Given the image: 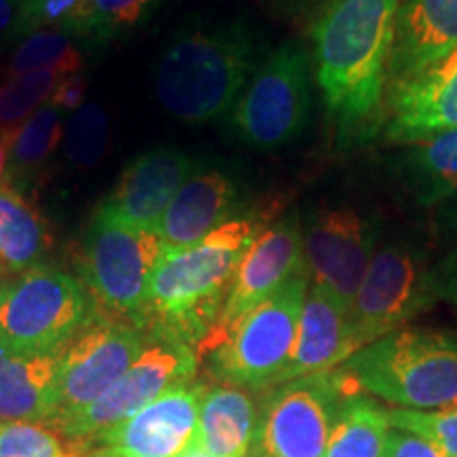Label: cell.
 I'll use <instances>...</instances> for the list:
<instances>
[{
  "instance_id": "cell-1",
  "label": "cell",
  "mask_w": 457,
  "mask_h": 457,
  "mask_svg": "<svg viewBox=\"0 0 457 457\" xmlns=\"http://www.w3.org/2000/svg\"><path fill=\"white\" fill-rule=\"evenodd\" d=\"M262 228L261 216L231 219L202 242L159 256L138 318L146 339L180 341L197 350L219 322L233 273Z\"/></svg>"
},
{
  "instance_id": "cell-2",
  "label": "cell",
  "mask_w": 457,
  "mask_h": 457,
  "mask_svg": "<svg viewBox=\"0 0 457 457\" xmlns=\"http://www.w3.org/2000/svg\"><path fill=\"white\" fill-rule=\"evenodd\" d=\"M400 0H327L312 24L316 81L341 129L381 111Z\"/></svg>"
},
{
  "instance_id": "cell-3",
  "label": "cell",
  "mask_w": 457,
  "mask_h": 457,
  "mask_svg": "<svg viewBox=\"0 0 457 457\" xmlns=\"http://www.w3.org/2000/svg\"><path fill=\"white\" fill-rule=\"evenodd\" d=\"M254 54L253 32L239 21L182 30L159 60V104L187 123L231 112L254 72Z\"/></svg>"
},
{
  "instance_id": "cell-4",
  "label": "cell",
  "mask_w": 457,
  "mask_h": 457,
  "mask_svg": "<svg viewBox=\"0 0 457 457\" xmlns=\"http://www.w3.org/2000/svg\"><path fill=\"white\" fill-rule=\"evenodd\" d=\"M360 392L409 411H436L457 403V333L400 328L343 362Z\"/></svg>"
},
{
  "instance_id": "cell-5",
  "label": "cell",
  "mask_w": 457,
  "mask_h": 457,
  "mask_svg": "<svg viewBox=\"0 0 457 457\" xmlns=\"http://www.w3.org/2000/svg\"><path fill=\"white\" fill-rule=\"evenodd\" d=\"M162 242L151 228L131 227L96 210L85 231L77 270L98 318L138 327Z\"/></svg>"
},
{
  "instance_id": "cell-6",
  "label": "cell",
  "mask_w": 457,
  "mask_h": 457,
  "mask_svg": "<svg viewBox=\"0 0 457 457\" xmlns=\"http://www.w3.org/2000/svg\"><path fill=\"white\" fill-rule=\"evenodd\" d=\"M358 394L343 369L273 386L256 417L250 457H327L343 403Z\"/></svg>"
},
{
  "instance_id": "cell-7",
  "label": "cell",
  "mask_w": 457,
  "mask_h": 457,
  "mask_svg": "<svg viewBox=\"0 0 457 457\" xmlns=\"http://www.w3.org/2000/svg\"><path fill=\"white\" fill-rule=\"evenodd\" d=\"M94 316L77 278L57 267H32L0 295V347L20 353L62 352Z\"/></svg>"
},
{
  "instance_id": "cell-8",
  "label": "cell",
  "mask_w": 457,
  "mask_h": 457,
  "mask_svg": "<svg viewBox=\"0 0 457 457\" xmlns=\"http://www.w3.org/2000/svg\"><path fill=\"white\" fill-rule=\"evenodd\" d=\"M310 276L301 273L233 324L205 356L210 370L237 387H273L296 341Z\"/></svg>"
},
{
  "instance_id": "cell-9",
  "label": "cell",
  "mask_w": 457,
  "mask_h": 457,
  "mask_svg": "<svg viewBox=\"0 0 457 457\" xmlns=\"http://www.w3.org/2000/svg\"><path fill=\"white\" fill-rule=\"evenodd\" d=\"M307 55L296 43H284L256 68L228 112V128L256 151L290 145L305 128L310 112Z\"/></svg>"
},
{
  "instance_id": "cell-10",
  "label": "cell",
  "mask_w": 457,
  "mask_h": 457,
  "mask_svg": "<svg viewBox=\"0 0 457 457\" xmlns=\"http://www.w3.org/2000/svg\"><path fill=\"white\" fill-rule=\"evenodd\" d=\"M436 299L434 271L407 244H387L373 254L352 303L356 352L396 333Z\"/></svg>"
},
{
  "instance_id": "cell-11",
  "label": "cell",
  "mask_w": 457,
  "mask_h": 457,
  "mask_svg": "<svg viewBox=\"0 0 457 457\" xmlns=\"http://www.w3.org/2000/svg\"><path fill=\"white\" fill-rule=\"evenodd\" d=\"M197 356L193 347L171 339H151L128 373L81 413L47 424L64 441H85L121 426L162 394L191 384Z\"/></svg>"
},
{
  "instance_id": "cell-12",
  "label": "cell",
  "mask_w": 457,
  "mask_h": 457,
  "mask_svg": "<svg viewBox=\"0 0 457 457\" xmlns=\"http://www.w3.org/2000/svg\"><path fill=\"white\" fill-rule=\"evenodd\" d=\"M138 327L94 316L60 352L54 421L81 413L104 396L145 350Z\"/></svg>"
},
{
  "instance_id": "cell-13",
  "label": "cell",
  "mask_w": 457,
  "mask_h": 457,
  "mask_svg": "<svg viewBox=\"0 0 457 457\" xmlns=\"http://www.w3.org/2000/svg\"><path fill=\"white\" fill-rule=\"evenodd\" d=\"M204 386H179L121 426L85 441H66L68 457H180L197 443Z\"/></svg>"
},
{
  "instance_id": "cell-14",
  "label": "cell",
  "mask_w": 457,
  "mask_h": 457,
  "mask_svg": "<svg viewBox=\"0 0 457 457\" xmlns=\"http://www.w3.org/2000/svg\"><path fill=\"white\" fill-rule=\"evenodd\" d=\"M301 273H307L301 225L295 216H286L276 225L262 228L248 245L233 273L219 322L197 347V352L208 353L239 318L253 312L259 303L270 299L284 284Z\"/></svg>"
},
{
  "instance_id": "cell-15",
  "label": "cell",
  "mask_w": 457,
  "mask_h": 457,
  "mask_svg": "<svg viewBox=\"0 0 457 457\" xmlns=\"http://www.w3.org/2000/svg\"><path fill=\"white\" fill-rule=\"evenodd\" d=\"M375 227L350 208H330L313 216L303 236V256L313 286L352 307L373 259Z\"/></svg>"
},
{
  "instance_id": "cell-16",
  "label": "cell",
  "mask_w": 457,
  "mask_h": 457,
  "mask_svg": "<svg viewBox=\"0 0 457 457\" xmlns=\"http://www.w3.org/2000/svg\"><path fill=\"white\" fill-rule=\"evenodd\" d=\"M195 170L185 151L151 148L129 162L100 208L131 227L155 231L170 202Z\"/></svg>"
},
{
  "instance_id": "cell-17",
  "label": "cell",
  "mask_w": 457,
  "mask_h": 457,
  "mask_svg": "<svg viewBox=\"0 0 457 457\" xmlns=\"http://www.w3.org/2000/svg\"><path fill=\"white\" fill-rule=\"evenodd\" d=\"M386 129L400 142L457 129V49L394 85Z\"/></svg>"
},
{
  "instance_id": "cell-18",
  "label": "cell",
  "mask_w": 457,
  "mask_h": 457,
  "mask_svg": "<svg viewBox=\"0 0 457 457\" xmlns=\"http://www.w3.org/2000/svg\"><path fill=\"white\" fill-rule=\"evenodd\" d=\"M353 353L352 307L312 284L301 307L293 353L276 386L299 377L327 373L347 362Z\"/></svg>"
},
{
  "instance_id": "cell-19",
  "label": "cell",
  "mask_w": 457,
  "mask_h": 457,
  "mask_svg": "<svg viewBox=\"0 0 457 457\" xmlns=\"http://www.w3.org/2000/svg\"><path fill=\"white\" fill-rule=\"evenodd\" d=\"M239 195L231 176L220 170H195L179 188L155 228L163 253L188 248L236 219Z\"/></svg>"
},
{
  "instance_id": "cell-20",
  "label": "cell",
  "mask_w": 457,
  "mask_h": 457,
  "mask_svg": "<svg viewBox=\"0 0 457 457\" xmlns=\"http://www.w3.org/2000/svg\"><path fill=\"white\" fill-rule=\"evenodd\" d=\"M457 49V0H400L387 79L407 81Z\"/></svg>"
},
{
  "instance_id": "cell-21",
  "label": "cell",
  "mask_w": 457,
  "mask_h": 457,
  "mask_svg": "<svg viewBox=\"0 0 457 457\" xmlns=\"http://www.w3.org/2000/svg\"><path fill=\"white\" fill-rule=\"evenodd\" d=\"M60 352L20 353L0 347V424H49L55 415Z\"/></svg>"
},
{
  "instance_id": "cell-22",
  "label": "cell",
  "mask_w": 457,
  "mask_h": 457,
  "mask_svg": "<svg viewBox=\"0 0 457 457\" xmlns=\"http://www.w3.org/2000/svg\"><path fill=\"white\" fill-rule=\"evenodd\" d=\"M256 417L254 400L242 387H205L199 403L197 445L214 457H250Z\"/></svg>"
},
{
  "instance_id": "cell-23",
  "label": "cell",
  "mask_w": 457,
  "mask_h": 457,
  "mask_svg": "<svg viewBox=\"0 0 457 457\" xmlns=\"http://www.w3.org/2000/svg\"><path fill=\"white\" fill-rule=\"evenodd\" d=\"M54 245L47 219L30 197L17 188L0 187V265L9 276L43 265Z\"/></svg>"
},
{
  "instance_id": "cell-24",
  "label": "cell",
  "mask_w": 457,
  "mask_h": 457,
  "mask_svg": "<svg viewBox=\"0 0 457 457\" xmlns=\"http://www.w3.org/2000/svg\"><path fill=\"white\" fill-rule=\"evenodd\" d=\"M62 138H64V112L51 102H45L11 134L4 185L17 188L24 195L32 193L47 171Z\"/></svg>"
},
{
  "instance_id": "cell-25",
  "label": "cell",
  "mask_w": 457,
  "mask_h": 457,
  "mask_svg": "<svg viewBox=\"0 0 457 457\" xmlns=\"http://www.w3.org/2000/svg\"><path fill=\"white\" fill-rule=\"evenodd\" d=\"M390 430L386 409L360 394L347 398L330 432L327 457H386Z\"/></svg>"
},
{
  "instance_id": "cell-26",
  "label": "cell",
  "mask_w": 457,
  "mask_h": 457,
  "mask_svg": "<svg viewBox=\"0 0 457 457\" xmlns=\"http://www.w3.org/2000/svg\"><path fill=\"white\" fill-rule=\"evenodd\" d=\"M411 157L417 197L421 204H434L457 191V129H447L420 140Z\"/></svg>"
},
{
  "instance_id": "cell-27",
  "label": "cell",
  "mask_w": 457,
  "mask_h": 457,
  "mask_svg": "<svg viewBox=\"0 0 457 457\" xmlns=\"http://www.w3.org/2000/svg\"><path fill=\"white\" fill-rule=\"evenodd\" d=\"M71 74L57 68H38L0 85V131L13 134L21 123L51 100L62 79Z\"/></svg>"
},
{
  "instance_id": "cell-28",
  "label": "cell",
  "mask_w": 457,
  "mask_h": 457,
  "mask_svg": "<svg viewBox=\"0 0 457 457\" xmlns=\"http://www.w3.org/2000/svg\"><path fill=\"white\" fill-rule=\"evenodd\" d=\"M38 68H57L66 74H79L83 68V54L68 32L38 30L28 34L11 55L9 79L20 77Z\"/></svg>"
},
{
  "instance_id": "cell-29",
  "label": "cell",
  "mask_w": 457,
  "mask_h": 457,
  "mask_svg": "<svg viewBox=\"0 0 457 457\" xmlns=\"http://www.w3.org/2000/svg\"><path fill=\"white\" fill-rule=\"evenodd\" d=\"M66 157L77 168H94L104 159L111 138V125L106 112L98 104H83L68 114L66 123Z\"/></svg>"
},
{
  "instance_id": "cell-30",
  "label": "cell",
  "mask_w": 457,
  "mask_h": 457,
  "mask_svg": "<svg viewBox=\"0 0 457 457\" xmlns=\"http://www.w3.org/2000/svg\"><path fill=\"white\" fill-rule=\"evenodd\" d=\"M162 0H87L85 38L111 41L140 26Z\"/></svg>"
},
{
  "instance_id": "cell-31",
  "label": "cell",
  "mask_w": 457,
  "mask_h": 457,
  "mask_svg": "<svg viewBox=\"0 0 457 457\" xmlns=\"http://www.w3.org/2000/svg\"><path fill=\"white\" fill-rule=\"evenodd\" d=\"M85 26L87 0H26L17 38L38 30L68 32L74 38H85Z\"/></svg>"
},
{
  "instance_id": "cell-32",
  "label": "cell",
  "mask_w": 457,
  "mask_h": 457,
  "mask_svg": "<svg viewBox=\"0 0 457 457\" xmlns=\"http://www.w3.org/2000/svg\"><path fill=\"white\" fill-rule=\"evenodd\" d=\"M390 426L426 438L449 457H457V403L436 411H387Z\"/></svg>"
},
{
  "instance_id": "cell-33",
  "label": "cell",
  "mask_w": 457,
  "mask_h": 457,
  "mask_svg": "<svg viewBox=\"0 0 457 457\" xmlns=\"http://www.w3.org/2000/svg\"><path fill=\"white\" fill-rule=\"evenodd\" d=\"M0 457H68L62 436L47 424H0Z\"/></svg>"
},
{
  "instance_id": "cell-34",
  "label": "cell",
  "mask_w": 457,
  "mask_h": 457,
  "mask_svg": "<svg viewBox=\"0 0 457 457\" xmlns=\"http://www.w3.org/2000/svg\"><path fill=\"white\" fill-rule=\"evenodd\" d=\"M386 457H449L441 449L434 447L426 438L415 436V434L392 428L387 434Z\"/></svg>"
},
{
  "instance_id": "cell-35",
  "label": "cell",
  "mask_w": 457,
  "mask_h": 457,
  "mask_svg": "<svg viewBox=\"0 0 457 457\" xmlns=\"http://www.w3.org/2000/svg\"><path fill=\"white\" fill-rule=\"evenodd\" d=\"M85 91H87V79L81 77V74H71V77L62 79L49 102L64 114H72L83 106Z\"/></svg>"
},
{
  "instance_id": "cell-36",
  "label": "cell",
  "mask_w": 457,
  "mask_h": 457,
  "mask_svg": "<svg viewBox=\"0 0 457 457\" xmlns=\"http://www.w3.org/2000/svg\"><path fill=\"white\" fill-rule=\"evenodd\" d=\"M434 288H436V299L447 301L457 312V253L449 256L438 270H434Z\"/></svg>"
},
{
  "instance_id": "cell-37",
  "label": "cell",
  "mask_w": 457,
  "mask_h": 457,
  "mask_svg": "<svg viewBox=\"0 0 457 457\" xmlns=\"http://www.w3.org/2000/svg\"><path fill=\"white\" fill-rule=\"evenodd\" d=\"M26 0H0V45L17 41Z\"/></svg>"
},
{
  "instance_id": "cell-38",
  "label": "cell",
  "mask_w": 457,
  "mask_h": 457,
  "mask_svg": "<svg viewBox=\"0 0 457 457\" xmlns=\"http://www.w3.org/2000/svg\"><path fill=\"white\" fill-rule=\"evenodd\" d=\"M9 142H11V134H3V131H0V187H3L4 176H7Z\"/></svg>"
},
{
  "instance_id": "cell-39",
  "label": "cell",
  "mask_w": 457,
  "mask_h": 457,
  "mask_svg": "<svg viewBox=\"0 0 457 457\" xmlns=\"http://www.w3.org/2000/svg\"><path fill=\"white\" fill-rule=\"evenodd\" d=\"M180 457H214V455H210V453H208V451H205V449H202V447H199V445L195 443V445H193V447H191V449H187V451H185V453H182Z\"/></svg>"
},
{
  "instance_id": "cell-40",
  "label": "cell",
  "mask_w": 457,
  "mask_h": 457,
  "mask_svg": "<svg viewBox=\"0 0 457 457\" xmlns=\"http://www.w3.org/2000/svg\"><path fill=\"white\" fill-rule=\"evenodd\" d=\"M288 3L296 4V7H312V4H324L327 0H288Z\"/></svg>"
},
{
  "instance_id": "cell-41",
  "label": "cell",
  "mask_w": 457,
  "mask_h": 457,
  "mask_svg": "<svg viewBox=\"0 0 457 457\" xmlns=\"http://www.w3.org/2000/svg\"><path fill=\"white\" fill-rule=\"evenodd\" d=\"M9 286V273L3 270V265H0V295H3V290Z\"/></svg>"
}]
</instances>
